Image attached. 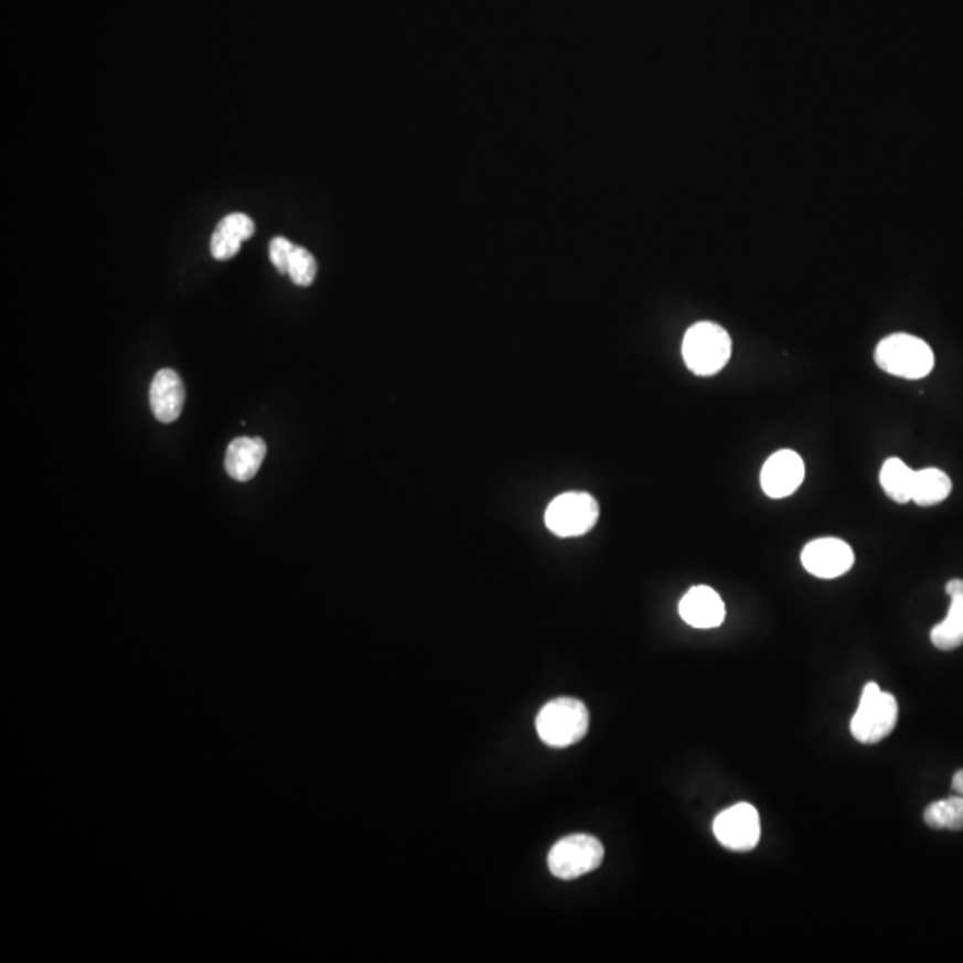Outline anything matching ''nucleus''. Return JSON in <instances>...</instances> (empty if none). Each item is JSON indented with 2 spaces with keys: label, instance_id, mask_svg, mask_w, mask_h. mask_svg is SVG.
Segmentation results:
<instances>
[{
  "label": "nucleus",
  "instance_id": "nucleus-1",
  "mask_svg": "<svg viewBox=\"0 0 963 963\" xmlns=\"http://www.w3.org/2000/svg\"><path fill=\"white\" fill-rule=\"evenodd\" d=\"M875 361L885 373L907 381L928 377L935 366L931 346L910 334H892L881 340L876 346Z\"/></svg>",
  "mask_w": 963,
  "mask_h": 963
},
{
  "label": "nucleus",
  "instance_id": "nucleus-2",
  "mask_svg": "<svg viewBox=\"0 0 963 963\" xmlns=\"http://www.w3.org/2000/svg\"><path fill=\"white\" fill-rule=\"evenodd\" d=\"M682 355L694 375H716L730 361V334L713 321H699L685 332Z\"/></svg>",
  "mask_w": 963,
  "mask_h": 963
},
{
  "label": "nucleus",
  "instance_id": "nucleus-3",
  "mask_svg": "<svg viewBox=\"0 0 963 963\" xmlns=\"http://www.w3.org/2000/svg\"><path fill=\"white\" fill-rule=\"evenodd\" d=\"M535 728L545 745L568 748L586 737L589 730V713L580 699H552L537 714Z\"/></svg>",
  "mask_w": 963,
  "mask_h": 963
},
{
  "label": "nucleus",
  "instance_id": "nucleus-4",
  "mask_svg": "<svg viewBox=\"0 0 963 963\" xmlns=\"http://www.w3.org/2000/svg\"><path fill=\"white\" fill-rule=\"evenodd\" d=\"M898 699L869 682L862 691L860 703L852 719V736L862 745H876L887 739L898 725Z\"/></svg>",
  "mask_w": 963,
  "mask_h": 963
},
{
  "label": "nucleus",
  "instance_id": "nucleus-5",
  "mask_svg": "<svg viewBox=\"0 0 963 963\" xmlns=\"http://www.w3.org/2000/svg\"><path fill=\"white\" fill-rule=\"evenodd\" d=\"M606 856L600 841L591 835H569L552 847L548 867L560 880H575L598 869Z\"/></svg>",
  "mask_w": 963,
  "mask_h": 963
},
{
  "label": "nucleus",
  "instance_id": "nucleus-6",
  "mask_svg": "<svg viewBox=\"0 0 963 963\" xmlns=\"http://www.w3.org/2000/svg\"><path fill=\"white\" fill-rule=\"evenodd\" d=\"M600 517V505L587 493H564L546 509L548 531L559 537H578L595 528Z\"/></svg>",
  "mask_w": 963,
  "mask_h": 963
},
{
  "label": "nucleus",
  "instance_id": "nucleus-7",
  "mask_svg": "<svg viewBox=\"0 0 963 963\" xmlns=\"http://www.w3.org/2000/svg\"><path fill=\"white\" fill-rule=\"evenodd\" d=\"M714 835L730 852H751L760 841L759 812L749 803L723 810L714 821Z\"/></svg>",
  "mask_w": 963,
  "mask_h": 963
},
{
  "label": "nucleus",
  "instance_id": "nucleus-8",
  "mask_svg": "<svg viewBox=\"0 0 963 963\" xmlns=\"http://www.w3.org/2000/svg\"><path fill=\"white\" fill-rule=\"evenodd\" d=\"M803 568L817 578L832 580L843 577L855 564V552L846 541L837 537H821L812 541L801 554Z\"/></svg>",
  "mask_w": 963,
  "mask_h": 963
},
{
  "label": "nucleus",
  "instance_id": "nucleus-9",
  "mask_svg": "<svg viewBox=\"0 0 963 963\" xmlns=\"http://www.w3.org/2000/svg\"><path fill=\"white\" fill-rule=\"evenodd\" d=\"M805 480V462L794 450H780L769 457L760 473V484L769 499H787Z\"/></svg>",
  "mask_w": 963,
  "mask_h": 963
},
{
  "label": "nucleus",
  "instance_id": "nucleus-10",
  "mask_svg": "<svg viewBox=\"0 0 963 963\" xmlns=\"http://www.w3.org/2000/svg\"><path fill=\"white\" fill-rule=\"evenodd\" d=\"M678 610L685 623L699 630L717 629L726 618L721 596L708 586H696L685 592Z\"/></svg>",
  "mask_w": 963,
  "mask_h": 963
},
{
  "label": "nucleus",
  "instance_id": "nucleus-11",
  "mask_svg": "<svg viewBox=\"0 0 963 963\" xmlns=\"http://www.w3.org/2000/svg\"><path fill=\"white\" fill-rule=\"evenodd\" d=\"M150 407L161 424H173L181 416L186 392L179 373L173 370H159L150 386Z\"/></svg>",
  "mask_w": 963,
  "mask_h": 963
},
{
  "label": "nucleus",
  "instance_id": "nucleus-12",
  "mask_svg": "<svg viewBox=\"0 0 963 963\" xmlns=\"http://www.w3.org/2000/svg\"><path fill=\"white\" fill-rule=\"evenodd\" d=\"M945 592L951 598L944 621L931 629L930 639L940 652H953L963 644V580H950Z\"/></svg>",
  "mask_w": 963,
  "mask_h": 963
},
{
  "label": "nucleus",
  "instance_id": "nucleus-13",
  "mask_svg": "<svg viewBox=\"0 0 963 963\" xmlns=\"http://www.w3.org/2000/svg\"><path fill=\"white\" fill-rule=\"evenodd\" d=\"M266 457V442L261 438L234 439L225 456L228 477L238 482H248L257 475Z\"/></svg>",
  "mask_w": 963,
  "mask_h": 963
},
{
  "label": "nucleus",
  "instance_id": "nucleus-14",
  "mask_svg": "<svg viewBox=\"0 0 963 963\" xmlns=\"http://www.w3.org/2000/svg\"><path fill=\"white\" fill-rule=\"evenodd\" d=\"M951 479L948 473L937 468L916 471L913 479L912 500L919 507H933L937 503L948 500L951 494Z\"/></svg>",
  "mask_w": 963,
  "mask_h": 963
},
{
  "label": "nucleus",
  "instance_id": "nucleus-15",
  "mask_svg": "<svg viewBox=\"0 0 963 963\" xmlns=\"http://www.w3.org/2000/svg\"><path fill=\"white\" fill-rule=\"evenodd\" d=\"M913 479H916V471L898 457H890L881 466V489L892 502L908 503L912 500Z\"/></svg>",
  "mask_w": 963,
  "mask_h": 963
},
{
  "label": "nucleus",
  "instance_id": "nucleus-16",
  "mask_svg": "<svg viewBox=\"0 0 963 963\" xmlns=\"http://www.w3.org/2000/svg\"><path fill=\"white\" fill-rule=\"evenodd\" d=\"M924 823L933 830H963V796L935 801L924 810Z\"/></svg>",
  "mask_w": 963,
  "mask_h": 963
},
{
  "label": "nucleus",
  "instance_id": "nucleus-17",
  "mask_svg": "<svg viewBox=\"0 0 963 963\" xmlns=\"http://www.w3.org/2000/svg\"><path fill=\"white\" fill-rule=\"evenodd\" d=\"M317 259H314L311 252L308 248L295 247L288 268V275L295 285L308 288L317 279Z\"/></svg>",
  "mask_w": 963,
  "mask_h": 963
},
{
  "label": "nucleus",
  "instance_id": "nucleus-18",
  "mask_svg": "<svg viewBox=\"0 0 963 963\" xmlns=\"http://www.w3.org/2000/svg\"><path fill=\"white\" fill-rule=\"evenodd\" d=\"M242 239L236 238L233 234L225 233L222 228H216L211 238V254L218 261H228L238 254L242 248Z\"/></svg>",
  "mask_w": 963,
  "mask_h": 963
},
{
  "label": "nucleus",
  "instance_id": "nucleus-19",
  "mask_svg": "<svg viewBox=\"0 0 963 963\" xmlns=\"http://www.w3.org/2000/svg\"><path fill=\"white\" fill-rule=\"evenodd\" d=\"M216 228H222L225 233L233 234V236L242 239V242H247L256 233V225H254L252 218H248L247 214L243 213L228 214V216H225L220 222Z\"/></svg>",
  "mask_w": 963,
  "mask_h": 963
},
{
  "label": "nucleus",
  "instance_id": "nucleus-20",
  "mask_svg": "<svg viewBox=\"0 0 963 963\" xmlns=\"http://www.w3.org/2000/svg\"><path fill=\"white\" fill-rule=\"evenodd\" d=\"M295 245L289 239L277 236L270 243V259L279 274H288L289 259L293 254Z\"/></svg>",
  "mask_w": 963,
  "mask_h": 963
},
{
  "label": "nucleus",
  "instance_id": "nucleus-21",
  "mask_svg": "<svg viewBox=\"0 0 963 963\" xmlns=\"http://www.w3.org/2000/svg\"><path fill=\"white\" fill-rule=\"evenodd\" d=\"M953 791L959 796H963V769H960L959 773L953 777Z\"/></svg>",
  "mask_w": 963,
  "mask_h": 963
}]
</instances>
